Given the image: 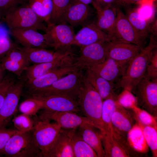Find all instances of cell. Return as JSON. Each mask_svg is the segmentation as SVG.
Segmentation results:
<instances>
[{"label":"cell","mask_w":157,"mask_h":157,"mask_svg":"<svg viewBox=\"0 0 157 157\" xmlns=\"http://www.w3.org/2000/svg\"><path fill=\"white\" fill-rule=\"evenodd\" d=\"M156 47V39L151 35L147 45L129 61L124 74L116 84L117 88L132 91L144 77L153 51Z\"/></svg>","instance_id":"6da1fadb"},{"label":"cell","mask_w":157,"mask_h":157,"mask_svg":"<svg viewBox=\"0 0 157 157\" xmlns=\"http://www.w3.org/2000/svg\"><path fill=\"white\" fill-rule=\"evenodd\" d=\"M77 100L80 111L103 135L104 130L101 114L103 100L85 76Z\"/></svg>","instance_id":"7a4b0ae2"},{"label":"cell","mask_w":157,"mask_h":157,"mask_svg":"<svg viewBox=\"0 0 157 157\" xmlns=\"http://www.w3.org/2000/svg\"><path fill=\"white\" fill-rule=\"evenodd\" d=\"M84 76L82 70L76 69L60 78L49 86L30 92V97L61 95L77 100Z\"/></svg>","instance_id":"3957f363"},{"label":"cell","mask_w":157,"mask_h":157,"mask_svg":"<svg viewBox=\"0 0 157 157\" xmlns=\"http://www.w3.org/2000/svg\"><path fill=\"white\" fill-rule=\"evenodd\" d=\"M10 29H32L48 31L46 26L28 3L15 7L10 10L2 19Z\"/></svg>","instance_id":"277c9868"},{"label":"cell","mask_w":157,"mask_h":157,"mask_svg":"<svg viewBox=\"0 0 157 157\" xmlns=\"http://www.w3.org/2000/svg\"><path fill=\"white\" fill-rule=\"evenodd\" d=\"M1 154L10 157H42L34 138L33 129L20 132L13 135L8 141Z\"/></svg>","instance_id":"5b68a950"},{"label":"cell","mask_w":157,"mask_h":157,"mask_svg":"<svg viewBox=\"0 0 157 157\" xmlns=\"http://www.w3.org/2000/svg\"><path fill=\"white\" fill-rule=\"evenodd\" d=\"M132 92L135 95L137 106L157 117V79L144 76Z\"/></svg>","instance_id":"8992f818"},{"label":"cell","mask_w":157,"mask_h":157,"mask_svg":"<svg viewBox=\"0 0 157 157\" xmlns=\"http://www.w3.org/2000/svg\"><path fill=\"white\" fill-rule=\"evenodd\" d=\"M50 121L40 118L34 121L33 135L42 157L44 156L62 129L56 123L51 122Z\"/></svg>","instance_id":"52a82bcc"},{"label":"cell","mask_w":157,"mask_h":157,"mask_svg":"<svg viewBox=\"0 0 157 157\" xmlns=\"http://www.w3.org/2000/svg\"><path fill=\"white\" fill-rule=\"evenodd\" d=\"M110 37L111 40L134 44L142 48L145 46L146 41L138 34L118 6L116 21Z\"/></svg>","instance_id":"ba28073f"},{"label":"cell","mask_w":157,"mask_h":157,"mask_svg":"<svg viewBox=\"0 0 157 157\" xmlns=\"http://www.w3.org/2000/svg\"><path fill=\"white\" fill-rule=\"evenodd\" d=\"M26 80L21 77L9 89L0 109V129L6 128L16 112Z\"/></svg>","instance_id":"9c48e42d"},{"label":"cell","mask_w":157,"mask_h":157,"mask_svg":"<svg viewBox=\"0 0 157 157\" xmlns=\"http://www.w3.org/2000/svg\"><path fill=\"white\" fill-rule=\"evenodd\" d=\"M105 42H97L81 47L80 55L75 58L74 67L79 70L87 69L103 62L106 58Z\"/></svg>","instance_id":"30bf717a"},{"label":"cell","mask_w":157,"mask_h":157,"mask_svg":"<svg viewBox=\"0 0 157 157\" xmlns=\"http://www.w3.org/2000/svg\"><path fill=\"white\" fill-rule=\"evenodd\" d=\"M46 33L51 47L56 51H66L72 45L75 35L73 27L65 23L47 26Z\"/></svg>","instance_id":"8fae6325"},{"label":"cell","mask_w":157,"mask_h":157,"mask_svg":"<svg viewBox=\"0 0 157 157\" xmlns=\"http://www.w3.org/2000/svg\"><path fill=\"white\" fill-rule=\"evenodd\" d=\"M75 58L69 50L64 56L53 61L30 65L24 71L26 81L38 78L58 69L73 65Z\"/></svg>","instance_id":"7c38bea8"},{"label":"cell","mask_w":157,"mask_h":157,"mask_svg":"<svg viewBox=\"0 0 157 157\" xmlns=\"http://www.w3.org/2000/svg\"><path fill=\"white\" fill-rule=\"evenodd\" d=\"M9 33L22 47L31 48L51 47L47 34H42L32 29H10Z\"/></svg>","instance_id":"4fadbf2b"},{"label":"cell","mask_w":157,"mask_h":157,"mask_svg":"<svg viewBox=\"0 0 157 157\" xmlns=\"http://www.w3.org/2000/svg\"><path fill=\"white\" fill-rule=\"evenodd\" d=\"M110 40V36L98 27L95 21H90L75 34L72 45L82 47L97 42Z\"/></svg>","instance_id":"5bb4252c"},{"label":"cell","mask_w":157,"mask_h":157,"mask_svg":"<svg viewBox=\"0 0 157 157\" xmlns=\"http://www.w3.org/2000/svg\"><path fill=\"white\" fill-rule=\"evenodd\" d=\"M40 118L53 120L62 129H65L78 128L86 124L94 125L86 117L79 115L73 112H55L44 110Z\"/></svg>","instance_id":"9a60e30c"},{"label":"cell","mask_w":157,"mask_h":157,"mask_svg":"<svg viewBox=\"0 0 157 157\" xmlns=\"http://www.w3.org/2000/svg\"><path fill=\"white\" fill-rule=\"evenodd\" d=\"M129 62L107 58L103 62L89 69L107 80L117 84L124 74Z\"/></svg>","instance_id":"2e32d148"},{"label":"cell","mask_w":157,"mask_h":157,"mask_svg":"<svg viewBox=\"0 0 157 157\" xmlns=\"http://www.w3.org/2000/svg\"><path fill=\"white\" fill-rule=\"evenodd\" d=\"M107 58L129 62L143 49L136 44L115 40L105 43Z\"/></svg>","instance_id":"e0dca14e"},{"label":"cell","mask_w":157,"mask_h":157,"mask_svg":"<svg viewBox=\"0 0 157 157\" xmlns=\"http://www.w3.org/2000/svg\"><path fill=\"white\" fill-rule=\"evenodd\" d=\"M45 110L55 112L66 111L78 112L80 111L77 100L61 95H52L39 97Z\"/></svg>","instance_id":"ac0fdd59"},{"label":"cell","mask_w":157,"mask_h":157,"mask_svg":"<svg viewBox=\"0 0 157 157\" xmlns=\"http://www.w3.org/2000/svg\"><path fill=\"white\" fill-rule=\"evenodd\" d=\"M92 14L89 5L71 0L64 15L63 23L73 27L83 26L90 21Z\"/></svg>","instance_id":"d6986e66"},{"label":"cell","mask_w":157,"mask_h":157,"mask_svg":"<svg viewBox=\"0 0 157 157\" xmlns=\"http://www.w3.org/2000/svg\"><path fill=\"white\" fill-rule=\"evenodd\" d=\"M111 123L113 131L127 136L136 121L130 110L124 108L117 101L116 107L112 115Z\"/></svg>","instance_id":"ffe728a7"},{"label":"cell","mask_w":157,"mask_h":157,"mask_svg":"<svg viewBox=\"0 0 157 157\" xmlns=\"http://www.w3.org/2000/svg\"><path fill=\"white\" fill-rule=\"evenodd\" d=\"M92 4L97 14L95 21L96 25L100 30L110 37L116 21L117 6L111 5L101 7L94 0Z\"/></svg>","instance_id":"44dd1931"},{"label":"cell","mask_w":157,"mask_h":157,"mask_svg":"<svg viewBox=\"0 0 157 157\" xmlns=\"http://www.w3.org/2000/svg\"><path fill=\"white\" fill-rule=\"evenodd\" d=\"M71 129H62L44 157H74L71 141Z\"/></svg>","instance_id":"7402d4cb"},{"label":"cell","mask_w":157,"mask_h":157,"mask_svg":"<svg viewBox=\"0 0 157 157\" xmlns=\"http://www.w3.org/2000/svg\"><path fill=\"white\" fill-rule=\"evenodd\" d=\"M76 69L73 65L60 68L36 78L26 81L25 83L30 93L49 86L60 78Z\"/></svg>","instance_id":"603a6c76"},{"label":"cell","mask_w":157,"mask_h":157,"mask_svg":"<svg viewBox=\"0 0 157 157\" xmlns=\"http://www.w3.org/2000/svg\"><path fill=\"white\" fill-rule=\"evenodd\" d=\"M18 47L25 54L30 64H33L53 61L64 56L70 50L53 51L43 48H27L19 46Z\"/></svg>","instance_id":"cb8c5ba5"},{"label":"cell","mask_w":157,"mask_h":157,"mask_svg":"<svg viewBox=\"0 0 157 157\" xmlns=\"http://www.w3.org/2000/svg\"><path fill=\"white\" fill-rule=\"evenodd\" d=\"M78 132L83 139L94 150L98 157H105L101 133L94 125L86 124L80 126Z\"/></svg>","instance_id":"d4e9b609"},{"label":"cell","mask_w":157,"mask_h":157,"mask_svg":"<svg viewBox=\"0 0 157 157\" xmlns=\"http://www.w3.org/2000/svg\"><path fill=\"white\" fill-rule=\"evenodd\" d=\"M85 77L103 100L111 98L117 100L118 95L115 92L117 88L116 84L107 80L90 69H86Z\"/></svg>","instance_id":"484cf974"},{"label":"cell","mask_w":157,"mask_h":157,"mask_svg":"<svg viewBox=\"0 0 157 157\" xmlns=\"http://www.w3.org/2000/svg\"><path fill=\"white\" fill-rule=\"evenodd\" d=\"M71 129V141L74 157H97L94 150L83 139L76 130Z\"/></svg>","instance_id":"4316f807"},{"label":"cell","mask_w":157,"mask_h":157,"mask_svg":"<svg viewBox=\"0 0 157 157\" xmlns=\"http://www.w3.org/2000/svg\"><path fill=\"white\" fill-rule=\"evenodd\" d=\"M127 138L129 144L136 151L142 155L148 152L149 147L142 129L136 122L128 132Z\"/></svg>","instance_id":"83f0119b"},{"label":"cell","mask_w":157,"mask_h":157,"mask_svg":"<svg viewBox=\"0 0 157 157\" xmlns=\"http://www.w3.org/2000/svg\"><path fill=\"white\" fill-rule=\"evenodd\" d=\"M126 15L137 33L146 41L150 33L149 23L134 8L128 9Z\"/></svg>","instance_id":"f1b7e54d"},{"label":"cell","mask_w":157,"mask_h":157,"mask_svg":"<svg viewBox=\"0 0 157 157\" xmlns=\"http://www.w3.org/2000/svg\"><path fill=\"white\" fill-rule=\"evenodd\" d=\"M116 99L109 98L103 100L101 119L103 124L104 133L102 135H112L113 130L111 119L116 105Z\"/></svg>","instance_id":"f546056e"},{"label":"cell","mask_w":157,"mask_h":157,"mask_svg":"<svg viewBox=\"0 0 157 157\" xmlns=\"http://www.w3.org/2000/svg\"><path fill=\"white\" fill-rule=\"evenodd\" d=\"M105 157H129L127 152L112 135H101Z\"/></svg>","instance_id":"4dcf8cb0"},{"label":"cell","mask_w":157,"mask_h":157,"mask_svg":"<svg viewBox=\"0 0 157 157\" xmlns=\"http://www.w3.org/2000/svg\"><path fill=\"white\" fill-rule=\"evenodd\" d=\"M28 3L41 20L47 24L52 10V0H28Z\"/></svg>","instance_id":"1f68e13d"},{"label":"cell","mask_w":157,"mask_h":157,"mask_svg":"<svg viewBox=\"0 0 157 157\" xmlns=\"http://www.w3.org/2000/svg\"><path fill=\"white\" fill-rule=\"evenodd\" d=\"M71 0H52V10L47 25L64 23L63 18Z\"/></svg>","instance_id":"d6a6232c"},{"label":"cell","mask_w":157,"mask_h":157,"mask_svg":"<svg viewBox=\"0 0 157 157\" xmlns=\"http://www.w3.org/2000/svg\"><path fill=\"white\" fill-rule=\"evenodd\" d=\"M135 120L139 125L149 126L157 128V117L151 115L143 109L137 106L130 110Z\"/></svg>","instance_id":"836d02e7"},{"label":"cell","mask_w":157,"mask_h":157,"mask_svg":"<svg viewBox=\"0 0 157 157\" xmlns=\"http://www.w3.org/2000/svg\"><path fill=\"white\" fill-rule=\"evenodd\" d=\"M43 108L42 104L39 99L30 97L20 104L19 109L22 113L30 116L35 115L38 111Z\"/></svg>","instance_id":"e575fe53"},{"label":"cell","mask_w":157,"mask_h":157,"mask_svg":"<svg viewBox=\"0 0 157 157\" xmlns=\"http://www.w3.org/2000/svg\"><path fill=\"white\" fill-rule=\"evenodd\" d=\"M139 125L142 129L147 143L152 151L153 156L157 157V128Z\"/></svg>","instance_id":"d590c367"},{"label":"cell","mask_w":157,"mask_h":157,"mask_svg":"<svg viewBox=\"0 0 157 157\" xmlns=\"http://www.w3.org/2000/svg\"><path fill=\"white\" fill-rule=\"evenodd\" d=\"M12 121L17 130L24 132L33 129L34 121L31 116L22 113L15 117Z\"/></svg>","instance_id":"8d00e7d4"},{"label":"cell","mask_w":157,"mask_h":157,"mask_svg":"<svg viewBox=\"0 0 157 157\" xmlns=\"http://www.w3.org/2000/svg\"><path fill=\"white\" fill-rule=\"evenodd\" d=\"M1 64L5 71H9L20 77L26 67L21 63L4 57L2 60Z\"/></svg>","instance_id":"74e56055"},{"label":"cell","mask_w":157,"mask_h":157,"mask_svg":"<svg viewBox=\"0 0 157 157\" xmlns=\"http://www.w3.org/2000/svg\"><path fill=\"white\" fill-rule=\"evenodd\" d=\"M130 92L125 90L119 95H118L117 98V101L119 104L129 110L137 106L136 98Z\"/></svg>","instance_id":"f35d334b"},{"label":"cell","mask_w":157,"mask_h":157,"mask_svg":"<svg viewBox=\"0 0 157 157\" xmlns=\"http://www.w3.org/2000/svg\"><path fill=\"white\" fill-rule=\"evenodd\" d=\"M18 46L7 35L0 34V63L10 50Z\"/></svg>","instance_id":"ab89813d"},{"label":"cell","mask_w":157,"mask_h":157,"mask_svg":"<svg viewBox=\"0 0 157 157\" xmlns=\"http://www.w3.org/2000/svg\"><path fill=\"white\" fill-rule=\"evenodd\" d=\"M19 46L10 50L4 57L21 63L27 67L30 65V63L25 54L19 48Z\"/></svg>","instance_id":"60d3db41"},{"label":"cell","mask_w":157,"mask_h":157,"mask_svg":"<svg viewBox=\"0 0 157 157\" xmlns=\"http://www.w3.org/2000/svg\"><path fill=\"white\" fill-rule=\"evenodd\" d=\"M15 78L12 75H5L0 83V109L10 87L15 83Z\"/></svg>","instance_id":"b9f144b4"},{"label":"cell","mask_w":157,"mask_h":157,"mask_svg":"<svg viewBox=\"0 0 157 157\" xmlns=\"http://www.w3.org/2000/svg\"><path fill=\"white\" fill-rule=\"evenodd\" d=\"M144 76L151 79H157V47L153 51L147 66Z\"/></svg>","instance_id":"7bdbcfd3"},{"label":"cell","mask_w":157,"mask_h":157,"mask_svg":"<svg viewBox=\"0 0 157 157\" xmlns=\"http://www.w3.org/2000/svg\"><path fill=\"white\" fill-rule=\"evenodd\" d=\"M28 0H0V13L2 19L14 8L26 3Z\"/></svg>","instance_id":"ee69618b"},{"label":"cell","mask_w":157,"mask_h":157,"mask_svg":"<svg viewBox=\"0 0 157 157\" xmlns=\"http://www.w3.org/2000/svg\"><path fill=\"white\" fill-rule=\"evenodd\" d=\"M137 10L143 18L149 23L153 21L155 10L152 5L145 3L142 5Z\"/></svg>","instance_id":"f6af8a7d"},{"label":"cell","mask_w":157,"mask_h":157,"mask_svg":"<svg viewBox=\"0 0 157 157\" xmlns=\"http://www.w3.org/2000/svg\"><path fill=\"white\" fill-rule=\"evenodd\" d=\"M20 132L16 129L6 128L0 129V154H2L9 139L14 134Z\"/></svg>","instance_id":"bcb514c9"},{"label":"cell","mask_w":157,"mask_h":157,"mask_svg":"<svg viewBox=\"0 0 157 157\" xmlns=\"http://www.w3.org/2000/svg\"><path fill=\"white\" fill-rule=\"evenodd\" d=\"M142 0H116L115 5L120 6H128L130 5L140 2Z\"/></svg>","instance_id":"7dc6e473"},{"label":"cell","mask_w":157,"mask_h":157,"mask_svg":"<svg viewBox=\"0 0 157 157\" xmlns=\"http://www.w3.org/2000/svg\"><path fill=\"white\" fill-rule=\"evenodd\" d=\"M93 0L97 4L101 7H104L111 5H115L116 1V0Z\"/></svg>","instance_id":"c3c4849f"},{"label":"cell","mask_w":157,"mask_h":157,"mask_svg":"<svg viewBox=\"0 0 157 157\" xmlns=\"http://www.w3.org/2000/svg\"><path fill=\"white\" fill-rule=\"evenodd\" d=\"M157 19H156L153 21L152 25L150 26V33H151L152 35L154 36H156L157 35Z\"/></svg>","instance_id":"681fc988"},{"label":"cell","mask_w":157,"mask_h":157,"mask_svg":"<svg viewBox=\"0 0 157 157\" xmlns=\"http://www.w3.org/2000/svg\"><path fill=\"white\" fill-rule=\"evenodd\" d=\"M5 70L2 67L0 63V83L3 80L5 76Z\"/></svg>","instance_id":"f907efd6"},{"label":"cell","mask_w":157,"mask_h":157,"mask_svg":"<svg viewBox=\"0 0 157 157\" xmlns=\"http://www.w3.org/2000/svg\"><path fill=\"white\" fill-rule=\"evenodd\" d=\"M80 3L89 5L90 4H92L93 0H76Z\"/></svg>","instance_id":"816d5d0a"},{"label":"cell","mask_w":157,"mask_h":157,"mask_svg":"<svg viewBox=\"0 0 157 157\" xmlns=\"http://www.w3.org/2000/svg\"><path fill=\"white\" fill-rule=\"evenodd\" d=\"M1 19H2V18H1V16L0 13V22Z\"/></svg>","instance_id":"f5cc1de1"}]
</instances>
